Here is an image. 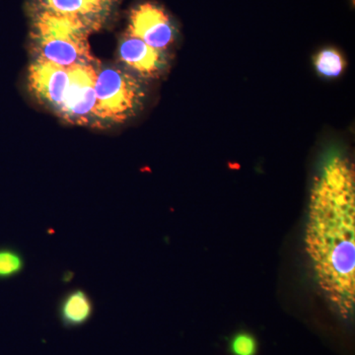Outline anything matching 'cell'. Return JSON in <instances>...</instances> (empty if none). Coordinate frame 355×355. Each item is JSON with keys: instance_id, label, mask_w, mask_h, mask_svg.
Masks as SVG:
<instances>
[{"instance_id": "7a4b0ae2", "label": "cell", "mask_w": 355, "mask_h": 355, "mask_svg": "<svg viewBox=\"0 0 355 355\" xmlns=\"http://www.w3.org/2000/svg\"><path fill=\"white\" fill-rule=\"evenodd\" d=\"M95 28L85 21L43 9L34 23V41L40 60L64 69L94 64L89 33Z\"/></svg>"}, {"instance_id": "4fadbf2b", "label": "cell", "mask_w": 355, "mask_h": 355, "mask_svg": "<svg viewBox=\"0 0 355 355\" xmlns=\"http://www.w3.org/2000/svg\"><path fill=\"white\" fill-rule=\"evenodd\" d=\"M91 3L94 4L98 8L101 9L103 12L106 13L113 3V0H88Z\"/></svg>"}, {"instance_id": "8fae6325", "label": "cell", "mask_w": 355, "mask_h": 355, "mask_svg": "<svg viewBox=\"0 0 355 355\" xmlns=\"http://www.w3.org/2000/svg\"><path fill=\"white\" fill-rule=\"evenodd\" d=\"M25 257L10 246H0V282L15 279L24 272Z\"/></svg>"}, {"instance_id": "9c48e42d", "label": "cell", "mask_w": 355, "mask_h": 355, "mask_svg": "<svg viewBox=\"0 0 355 355\" xmlns=\"http://www.w3.org/2000/svg\"><path fill=\"white\" fill-rule=\"evenodd\" d=\"M43 9L60 15L76 17L85 21L97 29L101 16V9L88 0H43Z\"/></svg>"}, {"instance_id": "30bf717a", "label": "cell", "mask_w": 355, "mask_h": 355, "mask_svg": "<svg viewBox=\"0 0 355 355\" xmlns=\"http://www.w3.org/2000/svg\"><path fill=\"white\" fill-rule=\"evenodd\" d=\"M314 67L320 76L338 78L345 71L347 62L340 51L335 48H324L315 55Z\"/></svg>"}, {"instance_id": "5b68a950", "label": "cell", "mask_w": 355, "mask_h": 355, "mask_svg": "<svg viewBox=\"0 0 355 355\" xmlns=\"http://www.w3.org/2000/svg\"><path fill=\"white\" fill-rule=\"evenodd\" d=\"M128 34L162 51L175 38V30L169 16L161 7L153 3L140 4L133 9Z\"/></svg>"}, {"instance_id": "52a82bcc", "label": "cell", "mask_w": 355, "mask_h": 355, "mask_svg": "<svg viewBox=\"0 0 355 355\" xmlns=\"http://www.w3.org/2000/svg\"><path fill=\"white\" fill-rule=\"evenodd\" d=\"M120 57L130 69L144 77L159 76L165 69L167 62L164 51L151 48L130 34L121 41Z\"/></svg>"}, {"instance_id": "3957f363", "label": "cell", "mask_w": 355, "mask_h": 355, "mask_svg": "<svg viewBox=\"0 0 355 355\" xmlns=\"http://www.w3.org/2000/svg\"><path fill=\"white\" fill-rule=\"evenodd\" d=\"M96 120L123 123L144 104L146 90L135 76L116 69L98 72L95 83Z\"/></svg>"}, {"instance_id": "6da1fadb", "label": "cell", "mask_w": 355, "mask_h": 355, "mask_svg": "<svg viewBox=\"0 0 355 355\" xmlns=\"http://www.w3.org/2000/svg\"><path fill=\"white\" fill-rule=\"evenodd\" d=\"M354 168L336 155L313 184L306 244L320 287L343 315L354 307Z\"/></svg>"}, {"instance_id": "7c38bea8", "label": "cell", "mask_w": 355, "mask_h": 355, "mask_svg": "<svg viewBox=\"0 0 355 355\" xmlns=\"http://www.w3.org/2000/svg\"><path fill=\"white\" fill-rule=\"evenodd\" d=\"M231 354L233 355H256L258 352V343L251 334H236L230 342Z\"/></svg>"}, {"instance_id": "8992f818", "label": "cell", "mask_w": 355, "mask_h": 355, "mask_svg": "<svg viewBox=\"0 0 355 355\" xmlns=\"http://www.w3.org/2000/svg\"><path fill=\"white\" fill-rule=\"evenodd\" d=\"M29 80L35 95L60 114L69 85V69L37 58L30 67Z\"/></svg>"}, {"instance_id": "277c9868", "label": "cell", "mask_w": 355, "mask_h": 355, "mask_svg": "<svg viewBox=\"0 0 355 355\" xmlns=\"http://www.w3.org/2000/svg\"><path fill=\"white\" fill-rule=\"evenodd\" d=\"M69 85L60 114L77 125L96 120L95 83L98 71L94 64L69 67Z\"/></svg>"}, {"instance_id": "ba28073f", "label": "cell", "mask_w": 355, "mask_h": 355, "mask_svg": "<svg viewBox=\"0 0 355 355\" xmlns=\"http://www.w3.org/2000/svg\"><path fill=\"white\" fill-rule=\"evenodd\" d=\"M94 311V301L83 288L70 289L58 301V319L67 329L80 328L87 324Z\"/></svg>"}]
</instances>
